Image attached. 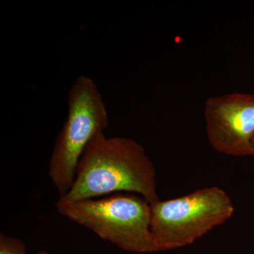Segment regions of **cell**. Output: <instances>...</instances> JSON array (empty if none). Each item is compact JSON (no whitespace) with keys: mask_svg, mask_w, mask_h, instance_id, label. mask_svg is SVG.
I'll use <instances>...</instances> for the list:
<instances>
[{"mask_svg":"<svg viewBox=\"0 0 254 254\" xmlns=\"http://www.w3.org/2000/svg\"><path fill=\"white\" fill-rule=\"evenodd\" d=\"M119 191L141 195L150 205L156 203L155 168L145 148L135 140L100 133L87 145L71 188L58 201L93 199Z\"/></svg>","mask_w":254,"mask_h":254,"instance_id":"cell-1","label":"cell"},{"mask_svg":"<svg viewBox=\"0 0 254 254\" xmlns=\"http://www.w3.org/2000/svg\"><path fill=\"white\" fill-rule=\"evenodd\" d=\"M60 214L119 248L136 254L158 252L150 231L151 208L143 197L115 194L63 203Z\"/></svg>","mask_w":254,"mask_h":254,"instance_id":"cell-2","label":"cell"},{"mask_svg":"<svg viewBox=\"0 0 254 254\" xmlns=\"http://www.w3.org/2000/svg\"><path fill=\"white\" fill-rule=\"evenodd\" d=\"M66 122L57 137L48 166V175L60 197L72 185L76 168L85 149L109 125L106 105L96 83L78 76L68 91Z\"/></svg>","mask_w":254,"mask_h":254,"instance_id":"cell-3","label":"cell"},{"mask_svg":"<svg viewBox=\"0 0 254 254\" xmlns=\"http://www.w3.org/2000/svg\"><path fill=\"white\" fill-rule=\"evenodd\" d=\"M150 231L158 252L191 245L231 218L229 195L217 187L150 205Z\"/></svg>","mask_w":254,"mask_h":254,"instance_id":"cell-4","label":"cell"},{"mask_svg":"<svg viewBox=\"0 0 254 254\" xmlns=\"http://www.w3.org/2000/svg\"><path fill=\"white\" fill-rule=\"evenodd\" d=\"M205 120L214 149L232 156H254V94L233 93L209 98Z\"/></svg>","mask_w":254,"mask_h":254,"instance_id":"cell-5","label":"cell"},{"mask_svg":"<svg viewBox=\"0 0 254 254\" xmlns=\"http://www.w3.org/2000/svg\"><path fill=\"white\" fill-rule=\"evenodd\" d=\"M0 254H27V252L22 241L1 233L0 235Z\"/></svg>","mask_w":254,"mask_h":254,"instance_id":"cell-6","label":"cell"},{"mask_svg":"<svg viewBox=\"0 0 254 254\" xmlns=\"http://www.w3.org/2000/svg\"><path fill=\"white\" fill-rule=\"evenodd\" d=\"M37 254H50L49 253H48V252H43V251H42V252H38Z\"/></svg>","mask_w":254,"mask_h":254,"instance_id":"cell-7","label":"cell"},{"mask_svg":"<svg viewBox=\"0 0 254 254\" xmlns=\"http://www.w3.org/2000/svg\"><path fill=\"white\" fill-rule=\"evenodd\" d=\"M253 143H254V138Z\"/></svg>","mask_w":254,"mask_h":254,"instance_id":"cell-8","label":"cell"}]
</instances>
